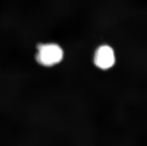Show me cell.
Returning <instances> with one entry per match:
<instances>
[{"label": "cell", "instance_id": "1", "mask_svg": "<svg viewBox=\"0 0 147 146\" xmlns=\"http://www.w3.org/2000/svg\"><path fill=\"white\" fill-rule=\"evenodd\" d=\"M63 50L57 44H40L38 47L36 60L43 66L49 67L56 65L63 60Z\"/></svg>", "mask_w": 147, "mask_h": 146}, {"label": "cell", "instance_id": "2", "mask_svg": "<svg viewBox=\"0 0 147 146\" xmlns=\"http://www.w3.org/2000/svg\"><path fill=\"white\" fill-rule=\"evenodd\" d=\"M95 65L100 69L106 70L111 68L115 62L114 51L110 46H101L95 53Z\"/></svg>", "mask_w": 147, "mask_h": 146}]
</instances>
